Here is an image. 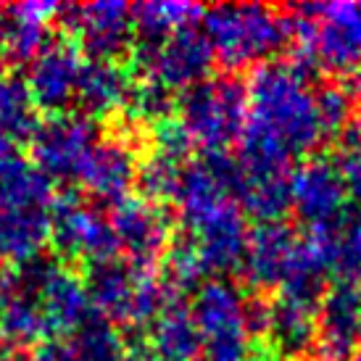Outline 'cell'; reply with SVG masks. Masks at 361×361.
Returning <instances> with one entry per match:
<instances>
[{"mask_svg": "<svg viewBox=\"0 0 361 361\" xmlns=\"http://www.w3.org/2000/svg\"><path fill=\"white\" fill-rule=\"evenodd\" d=\"M37 127V109L27 80L0 71V135L11 140H30Z\"/></svg>", "mask_w": 361, "mask_h": 361, "instance_id": "29", "label": "cell"}, {"mask_svg": "<svg viewBox=\"0 0 361 361\" xmlns=\"http://www.w3.org/2000/svg\"><path fill=\"white\" fill-rule=\"evenodd\" d=\"M356 80H359V85H361V66L356 69Z\"/></svg>", "mask_w": 361, "mask_h": 361, "instance_id": "38", "label": "cell"}, {"mask_svg": "<svg viewBox=\"0 0 361 361\" xmlns=\"http://www.w3.org/2000/svg\"><path fill=\"white\" fill-rule=\"evenodd\" d=\"M127 109H132L137 116L142 119H151V121H161V119H169V111H171V92L166 87H161L156 82L142 80L132 87L130 103Z\"/></svg>", "mask_w": 361, "mask_h": 361, "instance_id": "32", "label": "cell"}, {"mask_svg": "<svg viewBox=\"0 0 361 361\" xmlns=\"http://www.w3.org/2000/svg\"><path fill=\"white\" fill-rule=\"evenodd\" d=\"M188 224V238L211 274H227L243 267L248 248V219L235 198L214 203L211 209L195 214Z\"/></svg>", "mask_w": 361, "mask_h": 361, "instance_id": "10", "label": "cell"}, {"mask_svg": "<svg viewBox=\"0 0 361 361\" xmlns=\"http://www.w3.org/2000/svg\"><path fill=\"white\" fill-rule=\"evenodd\" d=\"M51 327L45 319L42 303L35 293L19 288L11 280L8 298L0 306V343L8 351H21V348H37L48 341Z\"/></svg>", "mask_w": 361, "mask_h": 361, "instance_id": "25", "label": "cell"}, {"mask_svg": "<svg viewBox=\"0 0 361 361\" xmlns=\"http://www.w3.org/2000/svg\"><path fill=\"white\" fill-rule=\"evenodd\" d=\"M298 361H327V359H298Z\"/></svg>", "mask_w": 361, "mask_h": 361, "instance_id": "39", "label": "cell"}, {"mask_svg": "<svg viewBox=\"0 0 361 361\" xmlns=\"http://www.w3.org/2000/svg\"><path fill=\"white\" fill-rule=\"evenodd\" d=\"M135 180L137 159L130 145L121 140H98L77 174V182L87 195L109 203L124 201Z\"/></svg>", "mask_w": 361, "mask_h": 361, "instance_id": "18", "label": "cell"}, {"mask_svg": "<svg viewBox=\"0 0 361 361\" xmlns=\"http://www.w3.org/2000/svg\"><path fill=\"white\" fill-rule=\"evenodd\" d=\"M338 169L343 174L348 198L361 206V145H351V148L343 151L341 161H338Z\"/></svg>", "mask_w": 361, "mask_h": 361, "instance_id": "34", "label": "cell"}, {"mask_svg": "<svg viewBox=\"0 0 361 361\" xmlns=\"http://www.w3.org/2000/svg\"><path fill=\"white\" fill-rule=\"evenodd\" d=\"M185 166H188V161L169 159L161 153H153L142 166H137V182L145 192V201H174Z\"/></svg>", "mask_w": 361, "mask_h": 361, "instance_id": "31", "label": "cell"}, {"mask_svg": "<svg viewBox=\"0 0 361 361\" xmlns=\"http://www.w3.org/2000/svg\"><path fill=\"white\" fill-rule=\"evenodd\" d=\"M235 201L240 203L245 216H253L259 224L282 221V216L293 209L290 174H245L240 169V188Z\"/></svg>", "mask_w": 361, "mask_h": 361, "instance_id": "26", "label": "cell"}, {"mask_svg": "<svg viewBox=\"0 0 361 361\" xmlns=\"http://www.w3.org/2000/svg\"><path fill=\"white\" fill-rule=\"evenodd\" d=\"M348 361H361V351H359V353H353V356H351Z\"/></svg>", "mask_w": 361, "mask_h": 361, "instance_id": "37", "label": "cell"}, {"mask_svg": "<svg viewBox=\"0 0 361 361\" xmlns=\"http://www.w3.org/2000/svg\"><path fill=\"white\" fill-rule=\"evenodd\" d=\"M61 13L59 3L30 0L0 8V56L8 63H32L51 42V21Z\"/></svg>", "mask_w": 361, "mask_h": 361, "instance_id": "17", "label": "cell"}, {"mask_svg": "<svg viewBox=\"0 0 361 361\" xmlns=\"http://www.w3.org/2000/svg\"><path fill=\"white\" fill-rule=\"evenodd\" d=\"M82 66H85V59L77 42H51L32 61L30 74H27V87L35 101V109L48 111L51 116L66 114V109L77 101Z\"/></svg>", "mask_w": 361, "mask_h": 361, "instance_id": "14", "label": "cell"}, {"mask_svg": "<svg viewBox=\"0 0 361 361\" xmlns=\"http://www.w3.org/2000/svg\"><path fill=\"white\" fill-rule=\"evenodd\" d=\"M206 16L203 6L180 3V0H153L132 8V24L142 42H156L174 32L190 30Z\"/></svg>", "mask_w": 361, "mask_h": 361, "instance_id": "28", "label": "cell"}, {"mask_svg": "<svg viewBox=\"0 0 361 361\" xmlns=\"http://www.w3.org/2000/svg\"><path fill=\"white\" fill-rule=\"evenodd\" d=\"M293 61L303 69L356 71L361 66V0L298 6L290 16Z\"/></svg>", "mask_w": 361, "mask_h": 361, "instance_id": "2", "label": "cell"}, {"mask_svg": "<svg viewBox=\"0 0 361 361\" xmlns=\"http://www.w3.org/2000/svg\"><path fill=\"white\" fill-rule=\"evenodd\" d=\"M203 35L221 66H261L290 40V16L259 3H227L206 11Z\"/></svg>", "mask_w": 361, "mask_h": 361, "instance_id": "3", "label": "cell"}, {"mask_svg": "<svg viewBox=\"0 0 361 361\" xmlns=\"http://www.w3.org/2000/svg\"><path fill=\"white\" fill-rule=\"evenodd\" d=\"M51 243L61 259L85 261L87 267L116 259L119 243L111 221L74 192L56 195L51 203Z\"/></svg>", "mask_w": 361, "mask_h": 361, "instance_id": "8", "label": "cell"}, {"mask_svg": "<svg viewBox=\"0 0 361 361\" xmlns=\"http://www.w3.org/2000/svg\"><path fill=\"white\" fill-rule=\"evenodd\" d=\"M351 98L343 87H324V90H319V116L327 137L341 135L345 130V124L351 119Z\"/></svg>", "mask_w": 361, "mask_h": 361, "instance_id": "33", "label": "cell"}, {"mask_svg": "<svg viewBox=\"0 0 361 361\" xmlns=\"http://www.w3.org/2000/svg\"><path fill=\"white\" fill-rule=\"evenodd\" d=\"M359 132H361V106H359Z\"/></svg>", "mask_w": 361, "mask_h": 361, "instance_id": "40", "label": "cell"}, {"mask_svg": "<svg viewBox=\"0 0 361 361\" xmlns=\"http://www.w3.org/2000/svg\"><path fill=\"white\" fill-rule=\"evenodd\" d=\"M311 74L295 61H267L253 69L238 156L245 174H282L293 159L309 156L327 137Z\"/></svg>", "mask_w": 361, "mask_h": 361, "instance_id": "1", "label": "cell"}, {"mask_svg": "<svg viewBox=\"0 0 361 361\" xmlns=\"http://www.w3.org/2000/svg\"><path fill=\"white\" fill-rule=\"evenodd\" d=\"M37 298L42 303L51 335H66V338H71L82 324H87L95 317V309H92L90 293H87L85 280H82L80 274L63 269L61 264L48 277V282L42 285Z\"/></svg>", "mask_w": 361, "mask_h": 361, "instance_id": "21", "label": "cell"}, {"mask_svg": "<svg viewBox=\"0 0 361 361\" xmlns=\"http://www.w3.org/2000/svg\"><path fill=\"white\" fill-rule=\"evenodd\" d=\"M82 280L87 285L95 314L114 327H151L164 306L177 298L153 267L135 261L111 259L92 264L87 267V274H82Z\"/></svg>", "mask_w": 361, "mask_h": 361, "instance_id": "4", "label": "cell"}, {"mask_svg": "<svg viewBox=\"0 0 361 361\" xmlns=\"http://www.w3.org/2000/svg\"><path fill=\"white\" fill-rule=\"evenodd\" d=\"M8 293H11V274L0 271V306H3L6 298H8Z\"/></svg>", "mask_w": 361, "mask_h": 361, "instance_id": "36", "label": "cell"}, {"mask_svg": "<svg viewBox=\"0 0 361 361\" xmlns=\"http://www.w3.org/2000/svg\"><path fill=\"white\" fill-rule=\"evenodd\" d=\"M248 119V98L240 82L216 77L195 85L182 95L180 124L192 145L206 153H227L243 137Z\"/></svg>", "mask_w": 361, "mask_h": 361, "instance_id": "6", "label": "cell"}, {"mask_svg": "<svg viewBox=\"0 0 361 361\" xmlns=\"http://www.w3.org/2000/svg\"><path fill=\"white\" fill-rule=\"evenodd\" d=\"M130 69L119 61H85L77 87V103L87 119L111 116L119 109H127L132 95Z\"/></svg>", "mask_w": 361, "mask_h": 361, "instance_id": "22", "label": "cell"}, {"mask_svg": "<svg viewBox=\"0 0 361 361\" xmlns=\"http://www.w3.org/2000/svg\"><path fill=\"white\" fill-rule=\"evenodd\" d=\"M201 335V361H259L248 327V298L224 280L203 282L190 306Z\"/></svg>", "mask_w": 361, "mask_h": 361, "instance_id": "5", "label": "cell"}, {"mask_svg": "<svg viewBox=\"0 0 361 361\" xmlns=\"http://www.w3.org/2000/svg\"><path fill=\"white\" fill-rule=\"evenodd\" d=\"M63 345L71 361H124L127 353V341L121 338V332L98 314L82 324Z\"/></svg>", "mask_w": 361, "mask_h": 361, "instance_id": "30", "label": "cell"}, {"mask_svg": "<svg viewBox=\"0 0 361 361\" xmlns=\"http://www.w3.org/2000/svg\"><path fill=\"white\" fill-rule=\"evenodd\" d=\"M135 63L142 80L156 82L166 90H190L209 80L214 66V51L203 30L174 32L156 42H140L135 53Z\"/></svg>", "mask_w": 361, "mask_h": 361, "instance_id": "7", "label": "cell"}, {"mask_svg": "<svg viewBox=\"0 0 361 361\" xmlns=\"http://www.w3.org/2000/svg\"><path fill=\"white\" fill-rule=\"evenodd\" d=\"M317 341L327 361L351 359L361 341V285L353 280L332 282L319 301Z\"/></svg>", "mask_w": 361, "mask_h": 361, "instance_id": "16", "label": "cell"}, {"mask_svg": "<svg viewBox=\"0 0 361 361\" xmlns=\"http://www.w3.org/2000/svg\"><path fill=\"white\" fill-rule=\"evenodd\" d=\"M111 230L116 235L119 251H127L130 261L153 267L161 253L169 251L174 232L171 216L161 203L145 198H124L114 203L111 211Z\"/></svg>", "mask_w": 361, "mask_h": 361, "instance_id": "12", "label": "cell"}, {"mask_svg": "<svg viewBox=\"0 0 361 361\" xmlns=\"http://www.w3.org/2000/svg\"><path fill=\"white\" fill-rule=\"evenodd\" d=\"M148 348L156 361H195L201 356V335L192 322L190 306L174 298L164 306L148 330Z\"/></svg>", "mask_w": 361, "mask_h": 361, "instance_id": "24", "label": "cell"}, {"mask_svg": "<svg viewBox=\"0 0 361 361\" xmlns=\"http://www.w3.org/2000/svg\"><path fill=\"white\" fill-rule=\"evenodd\" d=\"M53 180L45 177L19 142L0 135V209H51Z\"/></svg>", "mask_w": 361, "mask_h": 361, "instance_id": "20", "label": "cell"}, {"mask_svg": "<svg viewBox=\"0 0 361 361\" xmlns=\"http://www.w3.org/2000/svg\"><path fill=\"white\" fill-rule=\"evenodd\" d=\"M295 243H298V235L285 221L259 224L256 230H251L245 259L240 267L245 271V280L261 290L280 288L290 269Z\"/></svg>", "mask_w": 361, "mask_h": 361, "instance_id": "19", "label": "cell"}, {"mask_svg": "<svg viewBox=\"0 0 361 361\" xmlns=\"http://www.w3.org/2000/svg\"><path fill=\"white\" fill-rule=\"evenodd\" d=\"M293 211L309 227H324L345 214L348 190L338 161L309 159L290 174Z\"/></svg>", "mask_w": 361, "mask_h": 361, "instance_id": "13", "label": "cell"}, {"mask_svg": "<svg viewBox=\"0 0 361 361\" xmlns=\"http://www.w3.org/2000/svg\"><path fill=\"white\" fill-rule=\"evenodd\" d=\"M59 16L77 37V48L92 61H116V56L130 48L135 24L127 3L101 0L87 6H61Z\"/></svg>", "mask_w": 361, "mask_h": 361, "instance_id": "11", "label": "cell"}, {"mask_svg": "<svg viewBox=\"0 0 361 361\" xmlns=\"http://www.w3.org/2000/svg\"><path fill=\"white\" fill-rule=\"evenodd\" d=\"M27 361H71V356L63 343H42L30 353Z\"/></svg>", "mask_w": 361, "mask_h": 361, "instance_id": "35", "label": "cell"}, {"mask_svg": "<svg viewBox=\"0 0 361 361\" xmlns=\"http://www.w3.org/2000/svg\"><path fill=\"white\" fill-rule=\"evenodd\" d=\"M319 235L330 259V271L338 280H361V214H343L324 227H309Z\"/></svg>", "mask_w": 361, "mask_h": 361, "instance_id": "27", "label": "cell"}, {"mask_svg": "<svg viewBox=\"0 0 361 361\" xmlns=\"http://www.w3.org/2000/svg\"><path fill=\"white\" fill-rule=\"evenodd\" d=\"M98 140V127L85 114L48 116L37 121L30 137L32 164L51 180H77Z\"/></svg>", "mask_w": 361, "mask_h": 361, "instance_id": "9", "label": "cell"}, {"mask_svg": "<svg viewBox=\"0 0 361 361\" xmlns=\"http://www.w3.org/2000/svg\"><path fill=\"white\" fill-rule=\"evenodd\" d=\"M319 301L293 293H277V298L267 306V330L261 338L264 343H269L267 351L271 356L298 359L317 343Z\"/></svg>", "mask_w": 361, "mask_h": 361, "instance_id": "15", "label": "cell"}, {"mask_svg": "<svg viewBox=\"0 0 361 361\" xmlns=\"http://www.w3.org/2000/svg\"><path fill=\"white\" fill-rule=\"evenodd\" d=\"M51 240V209H0V261L24 267Z\"/></svg>", "mask_w": 361, "mask_h": 361, "instance_id": "23", "label": "cell"}]
</instances>
